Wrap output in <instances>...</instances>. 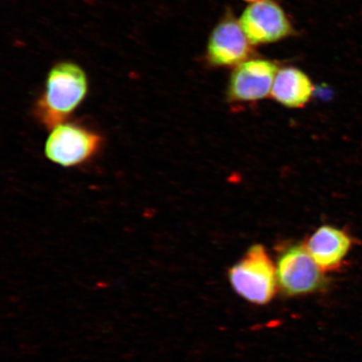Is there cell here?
Instances as JSON below:
<instances>
[{"label":"cell","instance_id":"6da1fadb","mask_svg":"<svg viewBox=\"0 0 362 362\" xmlns=\"http://www.w3.org/2000/svg\"><path fill=\"white\" fill-rule=\"evenodd\" d=\"M88 78L78 65L62 62L49 72L43 96L36 106V115L47 128L64 123L84 100Z\"/></svg>","mask_w":362,"mask_h":362},{"label":"cell","instance_id":"7a4b0ae2","mask_svg":"<svg viewBox=\"0 0 362 362\" xmlns=\"http://www.w3.org/2000/svg\"><path fill=\"white\" fill-rule=\"evenodd\" d=\"M228 279L239 296L259 305L273 300L279 288L276 265L262 244L248 248L229 269Z\"/></svg>","mask_w":362,"mask_h":362},{"label":"cell","instance_id":"3957f363","mask_svg":"<svg viewBox=\"0 0 362 362\" xmlns=\"http://www.w3.org/2000/svg\"><path fill=\"white\" fill-rule=\"evenodd\" d=\"M279 288L285 296H306L327 287L325 272L320 269L305 244L283 249L276 262Z\"/></svg>","mask_w":362,"mask_h":362},{"label":"cell","instance_id":"277c9868","mask_svg":"<svg viewBox=\"0 0 362 362\" xmlns=\"http://www.w3.org/2000/svg\"><path fill=\"white\" fill-rule=\"evenodd\" d=\"M100 136L71 123L53 127L45 144V155L49 161L62 167L83 164L100 148Z\"/></svg>","mask_w":362,"mask_h":362},{"label":"cell","instance_id":"5b68a950","mask_svg":"<svg viewBox=\"0 0 362 362\" xmlns=\"http://www.w3.org/2000/svg\"><path fill=\"white\" fill-rule=\"evenodd\" d=\"M279 68L275 62L264 59L244 61L230 74L228 99L233 103L262 100L271 94Z\"/></svg>","mask_w":362,"mask_h":362},{"label":"cell","instance_id":"8992f818","mask_svg":"<svg viewBox=\"0 0 362 362\" xmlns=\"http://www.w3.org/2000/svg\"><path fill=\"white\" fill-rule=\"evenodd\" d=\"M239 23L252 45L276 42L293 33L282 8L272 0L251 4Z\"/></svg>","mask_w":362,"mask_h":362},{"label":"cell","instance_id":"52a82bcc","mask_svg":"<svg viewBox=\"0 0 362 362\" xmlns=\"http://www.w3.org/2000/svg\"><path fill=\"white\" fill-rule=\"evenodd\" d=\"M251 52V43L241 25L230 16L219 22L208 40V61L216 66H238Z\"/></svg>","mask_w":362,"mask_h":362},{"label":"cell","instance_id":"ba28073f","mask_svg":"<svg viewBox=\"0 0 362 362\" xmlns=\"http://www.w3.org/2000/svg\"><path fill=\"white\" fill-rule=\"evenodd\" d=\"M305 245L317 265L325 273L341 266L351 250L352 240L345 230L325 225L317 229Z\"/></svg>","mask_w":362,"mask_h":362},{"label":"cell","instance_id":"9c48e42d","mask_svg":"<svg viewBox=\"0 0 362 362\" xmlns=\"http://www.w3.org/2000/svg\"><path fill=\"white\" fill-rule=\"evenodd\" d=\"M313 90V84L305 72L285 67L275 76L271 96L284 107L300 108L309 103Z\"/></svg>","mask_w":362,"mask_h":362},{"label":"cell","instance_id":"30bf717a","mask_svg":"<svg viewBox=\"0 0 362 362\" xmlns=\"http://www.w3.org/2000/svg\"><path fill=\"white\" fill-rule=\"evenodd\" d=\"M244 1H247V2H249V3L253 4V3L264 1V0H244Z\"/></svg>","mask_w":362,"mask_h":362}]
</instances>
